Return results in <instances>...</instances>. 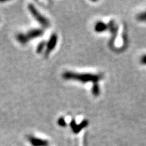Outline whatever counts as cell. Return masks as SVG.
<instances>
[{
    "label": "cell",
    "mask_w": 146,
    "mask_h": 146,
    "mask_svg": "<svg viewBox=\"0 0 146 146\" xmlns=\"http://www.w3.org/2000/svg\"><path fill=\"white\" fill-rule=\"evenodd\" d=\"M62 77L66 80H76L81 83H98V81L103 78L102 74H91V73H77L67 71L63 73Z\"/></svg>",
    "instance_id": "cell-1"
},
{
    "label": "cell",
    "mask_w": 146,
    "mask_h": 146,
    "mask_svg": "<svg viewBox=\"0 0 146 146\" xmlns=\"http://www.w3.org/2000/svg\"><path fill=\"white\" fill-rule=\"evenodd\" d=\"M28 9L30 12V13L32 14V16H33L35 19L39 23L40 25H41L42 26L47 27L50 25V22L48 21V20L46 18L44 17L40 12L36 10L35 7L33 4L32 3H29L28 5Z\"/></svg>",
    "instance_id": "cell-2"
},
{
    "label": "cell",
    "mask_w": 146,
    "mask_h": 146,
    "mask_svg": "<svg viewBox=\"0 0 146 146\" xmlns=\"http://www.w3.org/2000/svg\"><path fill=\"white\" fill-rule=\"evenodd\" d=\"M118 26L114 21H110L108 24V30L111 33V39L109 41V47L111 49L114 48V42L116 41L118 33Z\"/></svg>",
    "instance_id": "cell-3"
},
{
    "label": "cell",
    "mask_w": 146,
    "mask_h": 146,
    "mask_svg": "<svg viewBox=\"0 0 146 146\" xmlns=\"http://www.w3.org/2000/svg\"><path fill=\"white\" fill-rule=\"evenodd\" d=\"M58 42V36L56 34H53L51 36L50 40H49L48 43L46 45V55H48V54L52 52V51L55 48V47L56 46Z\"/></svg>",
    "instance_id": "cell-4"
},
{
    "label": "cell",
    "mask_w": 146,
    "mask_h": 146,
    "mask_svg": "<svg viewBox=\"0 0 146 146\" xmlns=\"http://www.w3.org/2000/svg\"><path fill=\"white\" fill-rule=\"evenodd\" d=\"M71 128H72L73 132L75 133H78V132H80L82 129H84L85 127H86L87 125H88V121L86 120H83L82 123H81L79 124V125H77L75 123V121H74V120H72V122H71L70 124Z\"/></svg>",
    "instance_id": "cell-5"
},
{
    "label": "cell",
    "mask_w": 146,
    "mask_h": 146,
    "mask_svg": "<svg viewBox=\"0 0 146 146\" xmlns=\"http://www.w3.org/2000/svg\"><path fill=\"white\" fill-rule=\"evenodd\" d=\"M43 34V31L41 29H35L29 31L26 34L28 39L30 40L31 39H35L38 36H41Z\"/></svg>",
    "instance_id": "cell-6"
},
{
    "label": "cell",
    "mask_w": 146,
    "mask_h": 146,
    "mask_svg": "<svg viewBox=\"0 0 146 146\" xmlns=\"http://www.w3.org/2000/svg\"><path fill=\"white\" fill-rule=\"evenodd\" d=\"M29 139L31 143L34 146H45L47 144V142L45 140L34 137H29Z\"/></svg>",
    "instance_id": "cell-7"
},
{
    "label": "cell",
    "mask_w": 146,
    "mask_h": 146,
    "mask_svg": "<svg viewBox=\"0 0 146 146\" xmlns=\"http://www.w3.org/2000/svg\"><path fill=\"white\" fill-rule=\"evenodd\" d=\"M108 30V24H106L105 23L102 21H99L96 23V25H95V31L97 33H102Z\"/></svg>",
    "instance_id": "cell-8"
},
{
    "label": "cell",
    "mask_w": 146,
    "mask_h": 146,
    "mask_svg": "<svg viewBox=\"0 0 146 146\" xmlns=\"http://www.w3.org/2000/svg\"><path fill=\"white\" fill-rule=\"evenodd\" d=\"M16 39L18 40V41L20 43H21V44L23 45L26 44L27 42L29 41L28 37H27V35L23 34V33L18 34L17 36H16Z\"/></svg>",
    "instance_id": "cell-9"
},
{
    "label": "cell",
    "mask_w": 146,
    "mask_h": 146,
    "mask_svg": "<svg viewBox=\"0 0 146 146\" xmlns=\"http://www.w3.org/2000/svg\"><path fill=\"white\" fill-rule=\"evenodd\" d=\"M91 92L94 96H98L100 94V88L98 83H94L91 89Z\"/></svg>",
    "instance_id": "cell-10"
},
{
    "label": "cell",
    "mask_w": 146,
    "mask_h": 146,
    "mask_svg": "<svg viewBox=\"0 0 146 146\" xmlns=\"http://www.w3.org/2000/svg\"><path fill=\"white\" fill-rule=\"evenodd\" d=\"M137 19L140 22H146V10L145 12L139 13L137 16Z\"/></svg>",
    "instance_id": "cell-11"
},
{
    "label": "cell",
    "mask_w": 146,
    "mask_h": 146,
    "mask_svg": "<svg viewBox=\"0 0 146 146\" xmlns=\"http://www.w3.org/2000/svg\"><path fill=\"white\" fill-rule=\"evenodd\" d=\"M45 45H46V44H45V42L44 41L41 42V43L37 45V47H36V52L41 53L42 51L43 50V49H44Z\"/></svg>",
    "instance_id": "cell-12"
},
{
    "label": "cell",
    "mask_w": 146,
    "mask_h": 146,
    "mask_svg": "<svg viewBox=\"0 0 146 146\" xmlns=\"http://www.w3.org/2000/svg\"><path fill=\"white\" fill-rule=\"evenodd\" d=\"M58 124L60 126V127H66V123L65 120L64 119V118L62 117L60 118L59 119H58Z\"/></svg>",
    "instance_id": "cell-13"
},
{
    "label": "cell",
    "mask_w": 146,
    "mask_h": 146,
    "mask_svg": "<svg viewBox=\"0 0 146 146\" xmlns=\"http://www.w3.org/2000/svg\"><path fill=\"white\" fill-rule=\"evenodd\" d=\"M141 63L143 65H146V54L142 56L141 58Z\"/></svg>",
    "instance_id": "cell-14"
}]
</instances>
